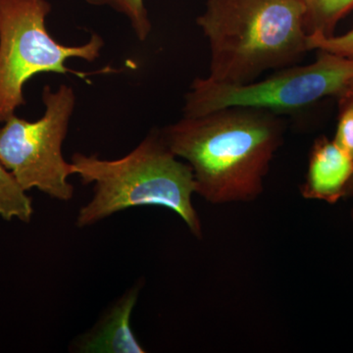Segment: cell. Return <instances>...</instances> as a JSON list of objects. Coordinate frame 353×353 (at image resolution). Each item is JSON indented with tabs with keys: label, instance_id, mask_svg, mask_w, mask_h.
Returning <instances> with one entry per match:
<instances>
[{
	"label": "cell",
	"instance_id": "cell-1",
	"mask_svg": "<svg viewBox=\"0 0 353 353\" xmlns=\"http://www.w3.org/2000/svg\"><path fill=\"white\" fill-rule=\"evenodd\" d=\"M279 114L229 108L185 117L160 130L165 143L192 168L196 192L213 204L252 201L283 143Z\"/></svg>",
	"mask_w": 353,
	"mask_h": 353
},
{
	"label": "cell",
	"instance_id": "cell-2",
	"mask_svg": "<svg viewBox=\"0 0 353 353\" xmlns=\"http://www.w3.org/2000/svg\"><path fill=\"white\" fill-rule=\"evenodd\" d=\"M197 25L208 39V78L254 82L269 70L294 66L309 50L303 0H208Z\"/></svg>",
	"mask_w": 353,
	"mask_h": 353
},
{
	"label": "cell",
	"instance_id": "cell-3",
	"mask_svg": "<svg viewBox=\"0 0 353 353\" xmlns=\"http://www.w3.org/2000/svg\"><path fill=\"white\" fill-rule=\"evenodd\" d=\"M71 163L83 185H94V196L79 211L77 226H92L129 208L157 205L176 212L201 238V219L192 202L194 173L169 150L160 130H153L119 159L75 153Z\"/></svg>",
	"mask_w": 353,
	"mask_h": 353
},
{
	"label": "cell",
	"instance_id": "cell-4",
	"mask_svg": "<svg viewBox=\"0 0 353 353\" xmlns=\"http://www.w3.org/2000/svg\"><path fill=\"white\" fill-rule=\"evenodd\" d=\"M51 9L48 0H0V123L25 105L24 87L32 77L70 73L85 79L90 74L67 68V60L94 62L101 55L99 34L75 46L53 39L46 27Z\"/></svg>",
	"mask_w": 353,
	"mask_h": 353
},
{
	"label": "cell",
	"instance_id": "cell-5",
	"mask_svg": "<svg viewBox=\"0 0 353 353\" xmlns=\"http://www.w3.org/2000/svg\"><path fill=\"white\" fill-rule=\"evenodd\" d=\"M353 79V59L320 51L305 66L287 67L263 81L229 85L197 78L185 95L183 116L196 117L229 108L264 109L271 112L307 108L325 97H340Z\"/></svg>",
	"mask_w": 353,
	"mask_h": 353
},
{
	"label": "cell",
	"instance_id": "cell-6",
	"mask_svg": "<svg viewBox=\"0 0 353 353\" xmlns=\"http://www.w3.org/2000/svg\"><path fill=\"white\" fill-rule=\"evenodd\" d=\"M44 113L30 122L11 116L0 128V161L28 192L38 189L57 201L73 199L68 182L73 167L64 159L62 146L75 108L73 88L61 85L43 90Z\"/></svg>",
	"mask_w": 353,
	"mask_h": 353
},
{
	"label": "cell",
	"instance_id": "cell-7",
	"mask_svg": "<svg viewBox=\"0 0 353 353\" xmlns=\"http://www.w3.org/2000/svg\"><path fill=\"white\" fill-rule=\"evenodd\" d=\"M139 290V285L128 290L90 331L73 341L71 350L77 352H145L131 326L132 309L138 301Z\"/></svg>",
	"mask_w": 353,
	"mask_h": 353
},
{
	"label": "cell",
	"instance_id": "cell-8",
	"mask_svg": "<svg viewBox=\"0 0 353 353\" xmlns=\"http://www.w3.org/2000/svg\"><path fill=\"white\" fill-rule=\"evenodd\" d=\"M353 174V158L326 137L315 141L309 158L305 182L301 192L304 199L336 203L343 197Z\"/></svg>",
	"mask_w": 353,
	"mask_h": 353
},
{
	"label": "cell",
	"instance_id": "cell-9",
	"mask_svg": "<svg viewBox=\"0 0 353 353\" xmlns=\"http://www.w3.org/2000/svg\"><path fill=\"white\" fill-rule=\"evenodd\" d=\"M303 3L307 36H334L338 23L353 10V0H303Z\"/></svg>",
	"mask_w": 353,
	"mask_h": 353
},
{
	"label": "cell",
	"instance_id": "cell-10",
	"mask_svg": "<svg viewBox=\"0 0 353 353\" xmlns=\"http://www.w3.org/2000/svg\"><path fill=\"white\" fill-rule=\"evenodd\" d=\"M15 176L0 161V216L4 220L16 219L29 223L32 219L31 197L26 194Z\"/></svg>",
	"mask_w": 353,
	"mask_h": 353
},
{
	"label": "cell",
	"instance_id": "cell-11",
	"mask_svg": "<svg viewBox=\"0 0 353 353\" xmlns=\"http://www.w3.org/2000/svg\"><path fill=\"white\" fill-rule=\"evenodd\" d=\"M94 6H108L129 20L137 38L145 41L152 32V22L143 0H85Z\"/></svg>",
	"mask_w": 353,
	"mask_h": 353
},
{
	"label": "cell",
	"instance_id": "cell-12",
	"mask_svg": "<svg viewBox=\"0 0 353 353\" xmlns=\"http://www.w3.org/2000/svg\"><path fill=\"white\" fill-rule=\"evenodd\" d=\"M338 97L340 113L334 141L353 158V90H347Z\"/></svg>",
	"mask_w": 353,
	"mask_h": 353
},
{
	"label": "cell",
	"instance_id": "cell-13",
	"mask_svg": "<svg viewBox=\"0 0 353 353\" xmlns=\"http://www.w3.org/2000/svg\"><path fill=\"white\" fill-rule=\"evenodd\" d=\"M309 50H318L353 59V29L341 36L325 37L323 34L308 36Z\"/></svg>",
	"mask_w": 353,
	"mask_h": 353
},
{
	"label": "cell",
	"instance_id": "cell-14",
	"mask_svg": "<svg viewBox=\"0 0 353 353\" xmlns=\"http://www.w3.org/2000/svg\"><path fill=\"white\" fill-rule=\"evenodd\" d=\"M353 196V174L352 178H350V182L347 183V188L345 190V194L343 197H348Z\"/></svg>",
	"mask_w": 353,
	"mask_h": 353
},
{
	"label": "cell",
	"instance_id": "cell-15",
	"mask_svg": "<svg viewBox=\"0 0 353 353\" xmlns=\"http://www.w3.org/2000/svg\"><path fill=\"white\" fill-rule=\"evenodd\" d=\"M347 90H353V79L350 81V85H348Z\"/></svg>",
	"mask_w": 353,
	"mask_h": 353
}]
</instances>
